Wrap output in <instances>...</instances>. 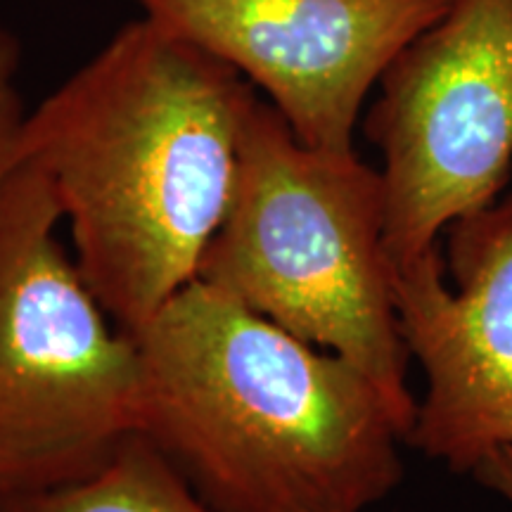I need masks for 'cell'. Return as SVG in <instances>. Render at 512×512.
Listing matches in <instances>:
<instances>
[{
    "label": "cell",
    "instance_id": "6da1fadb",
    "mask_svg": "<svg viewBox=\"0 0 512 512\" xmlns=\"http://www.w3.org/2000/svg\"><path fill=\"white\" fill-rule=\"evenodd\" d=\"M254 86L140 15L24 119L102 309L136 335L200 261L233 197Z\"/></svg>",
    "mask_w": 512,
    "mask_h": 512
},
{
    "label": "cell",
    "instance_id": "7a4b0ae2",
    "mask_svg": "<svg viewBox=\"0 0 512 512\" xmlns=\"http://www.w3.org/2000/svg\"><path fill=\"white\" fill-rule=\"evenodd\" d=\"M143 437L214 512H363L411 420L373 377L192 280L136 335Z\"/></svg>",
    "mask_w": 512,
    "mask_h": 512
},
{
    "label": "cell",
    "instance_id": "3957f363",
    "mask_svg": "<svg viewBox=\"0 0 512 512\" xmlns=\"http://www.w3.org/2000/svg\"><path fill=\"white\" fill-rule=\"evenodd\" d=\"M382 171L356 150H318L254 95L226 219L197 280L304 342L347 358L415 422L408 347L384 252Z\"/></svg>",
    "mask_w": 512,
    "mask_h": 512
},
{
    "label": "cell",
    "instance_id": "277c9868",
    "mask_svg": "<svg viewBox=\"0 0 512 512\" xmlns=\"http://www.w3.org/2000/svg\"><path fill=\"white\" fill-rule=\"evenodd\" d=\"M41 169L0 181V494L86 482L143 434V361L57 238Z\"/></svg>",
    "mask_w": 512,
    "mask_h": 512
},
{
    "label": "cell",
    "instance_id": "5b68a950",
    "mask_svg": "<svg viewBox=\"0 0 512 512\" xmlns=\"http://www.w3.org/2000/svg\"><path fill=\"white\" fill-rule=\"evenodd\" d=\"M377 88L363 133L384 159V252L399 268L510 181L512 0H451Z\"/></svg>",
    "mask_w": 512,
    "mask_h": 512
},
{
    "label": "cell",
    "instance_id": "8992f818",
    "mask_svg": "<svg viewBox=\"0 0 512 512\" xmlns=\"http://www.w3.org/2000/svg\"><path fill=\"white\" fill-rule=\"evenodd\" d=\"M394 271V302L427 394L406 444L453 472L512 446V192L453 221Z\"/></svg>",
    "mask_w": 512,
    "mask_h": 512
},
{
    "label": "cell",
    "instance_id": "52a82bcc",
    "mask_svg": "<svg viewBox=\"0 0 512 512\" xmlns=\"http://www.w3.org/2000/svg\"><path fill=\"white\" fill-rule=\"evenodd\" d=\"M145 17L252 83L302 143L354 150L389 62L451 0H133Z\"/></svg>",
    "mask_w": 512,
    "mask_h": 512
},
{
    "label": "cell",
    "instance_id": "ba28073f",
    "mask_svg": "<svg viewBox=\"0 0 512 512\" xmlns=\"http://www.w3.org/2000/svg\"><path fill=\"white\" fill-rule=\"evenodd\" d=\"M0 512H214L143 434L86 482L0 494Z\"/></svg>",
    "mask_w": 512,
    "mask_h": 512
},
{
    "label": "cell",
    "instance_id": "9c48e42d",
    "mask_svg": "<svg viewBox=\"0 0 512 512\" xmlns=\"http://www.w3.org/2000/svg\"><path fill=\"white\" fill-rule=\"evenodd\" d=\"M19 67H22L19 38L0 22V181L17 166L19 133L27 119L19 93Z\"/></svg>",
    "mask_w": 512,
    "mask_h": 512
},
{
    "label": "cell",
    "instance_id": "30bf717a",
    "mask_svg": "<svg viewBox=\"0 0 512 512\" xmlns=\"http://www.w3.org/2000/svg\"><path fill=\"white\" fill-rule=\"evenodd\" d=\"M472 477L486 489L501 494L512 505V446H501L491 451L475 470Z\"/></svg>",
    "mask_w": 512,
    "mask_h": 512
}]
</instances>
